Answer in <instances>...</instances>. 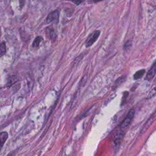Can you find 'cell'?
Wrapping results in <instances>:
<instances>
[{
    "label": "cell",
    "instance_id": "cell-5",
    "mask_svg": "<svg viewBox=\"0 0 156 156\" xmlns=\"http://www.w3.org/2000/svg\"><path fill=\"white\" fill-rule=\"evenodd\" d=\"M124 131L119 129V130L116 133L113 138V141L116 144H118L121 143L124 136Z\"/></svg>",
    "mask_w": 156,
    "mask_h": 156
},
{
    "label": "cell",
    "instance_id": "cell-1",
    "mask_svg": "<svg viewBox=\"0 0 156 156\" xmlns=\"http://www.w3.org/2000/svg\"><path fill=\"white\" fill-rule=\"evenodd\" d=\"M134 114H135V110L133 109H131L129 112V113H127V115H126L125 118L123 119V121L121 122V124L119 125L120 129L124 130L130 126V124L133 118Z\"/></svg>",
    "mask_w": 156,
    "mask_h": 156
},
{
    "label": "cell",
    "instance_id": "cell-4",
    "mask_svg": "<svg viewBox=\"0 0 156 156\" xmlns=\"http://www.w3.org/2000/svg\"><path fill=\"white\" fill-rule=\"evenodd\" d=\"M155 74H156V62H154V63L152 65L149 71L147 72L146 74V79L149 81L153 79V77L155 76Z\"/></svg>",
    "mask_w": 156,
    "mask_h": 156
},
{
    "label": "cell",
    "instance_id": "cell-2",
    "mask_svg": "<svg viewBox=\"0 0 156 156\" xmlns=\"http://www.w3.org/2000/svg\"><path fill=\"white\" fill-rule=\"evenodd\" d=\"M100 35L99 30H96L93 33H92L87 39L85 42V46L87 48L91 46L98 38Z\"/></svg>",
    "mask_w": 156,
    "mask_h": 156
},
{
    "label": "cell",
    "instance_id": "cell-12",
    "mask_svg": "<svg viewBox=\"0 0 156 156\" xmlns=\"http://www.w3.org/2000/svg\"><path fill=\"white\" fill-rule=\"evenodd\" d=\"M124 80H125V77H120L118 79H116L114 83V88H116L119 85H120L122 82L124 81Z\"/></svg>",
    "mask_w": 156,
    "mask_h": 156
},
{
    "label": "cell",
    "instance_id": "cell-6",
    "mask_svg": "<svg viewBox=\"0 0 156 156\" xmlns=\"http://www.w3.org/2000/svg\"><path fill=\"white\" fill-rule=\"evenodd\" d=\"M46 34H47L48 37L51 40H52V41H55V38L57 37V35H56L54 30L52 29H47Z\"/></svg>",
    "mask_w": 156,
    "mask_h": 156
},
{
    "label": "cell",
    "instance_id": "cell-8",
    "mask_svg": "<svg viewBox=\"0 0 156 156\" xmlns=\"http://www.w3.org/2000/svg\"><path fill=\"white\" fill-rule=\"evenodd\" d=\"M8 138V133L6 132H2L0 133V144L2 147Z\"/></svg>",
    "mask_w": 156,
    "mask_h": 156
},
{
    "label": "cell",
    "instance_id": "cell-13",
    "mask_svg": "<svg viewBox=\"0 0 156 156\" xmlns=\"http://www.w3.org/2000/svg\"><path fill=\"white\" fill-rule=\"evenodd\" d=\"M155 94H156V88H154L152 89V90H151V91L149 93V94L147 98H152V96H154Z\"/></svg>",
    "mask_w": 156,
    "mask_h": 156
},
{
    "label": "cell",
    "instance_id": "cell-10",
    "mask_svg": "<svg viewBox=\"0 0 156 156\" xmlns=\"http://www.w3.org/2000/svg\"><path fill=\"white\" fill-rule=\"evenodd\" d=\"M144 72H145V70H144V69H141V70H139V71H136V72L135 73V74L133 75V78H134V79L136 80V79H138L141 78V77L143 76V75L144 74Z\"/></svg>",
    "mask_w": 156,
    "mask_h": 156
},
{
    "label": "cell",
    "instance_id": "cell-15",
    "mask_svg": "<svg viewBox=\"0 0 156 156\" xmlns=\"http://www.w3.org/2000/svg\"><path fill=\"white\" fill-rule=\"evenodd\" d=\"M104 1V0H93V1L94 2H100V1Z\"/></svg>",
    "mask_w": 156,
    "mask_h": 156
},
{
    "label": "cell",
    "instance_id": "cell-3",
    "mask_svg": "<svg viewBox=\"0 0 156 156\" xmlns=\"http://www.w3.org/2000/svg\"><path fill=\"white\" fill-rule=\"evenodd\" d=\"M59 18V12L58 10H55L54 12L49 13L46 18V22L48 23H57Z\"/></svg>",
    "mask_w": 156,
    "mask_h": 156
},
{
    "label": "cell",
    "instance_id": "cell-9",
    "mask_svg": "<svg viewBox=\"0 0 156 156\" xmlns=\"http://www.w3.org/2000/svg\"><path fill=\"white\" fill-rule=\"evenodd\" d=\"M42 40H43V38H42L41 36L37 37L35 38V39L34 40V41H33V43H32L33 47H35V48L38 47L39 45H40V42H41Z\"/></svg>",
    "mask_w": 156,
    "mask_h": 156
},
{
    "label": "cell",
    "instance_id": "cell-7",
    "mask_svg": "<svg viewBox=\"0 0 156 156\" xmlns=\"http://www.w3.org/2000/svg\"><path fill=\"white\" fill-rule=\"evenodd\" d=\"M18 77L15 76H10L8 79H7V85L8 87H10L12 85H13V83H16L17 81H18Z\"/></svg>",
    "mask_w": 156,
    "mask_h": 156
},
{
    "label": "cell",
    "instance_id": "cell-14",
    "mask_svg": "<svg viewBox=\"0 0 156 156\" xmlns=\"http://www.w3.org/2000/svg\"><path fill=\"white\" fill-rule=\"evenodd\" d=\"M68 1H71L72 2H73L74 4H75L76 5H79L80 4H81L84 0H68Z\"/></svg>",
    "mask_w": 156,
    "mask_h": 156
},
{
    "label": "cell",
    "instance_id": "cell-11",
    "mask_svg": "<svg viewBox=\"0 0 156 156\" xmlns=\"http://www.w3.org/2000/svg\"><path fill=\"white\" fill-rule=\"evenodd\" d=\"M6 52V47H5V43L4 41H2L1 43V46H0V54H1V56H2L3 55H4L5 54Z\"/></svg>",
    "mask_w": 156,
    "mask_h": 156
}]
</instances>
